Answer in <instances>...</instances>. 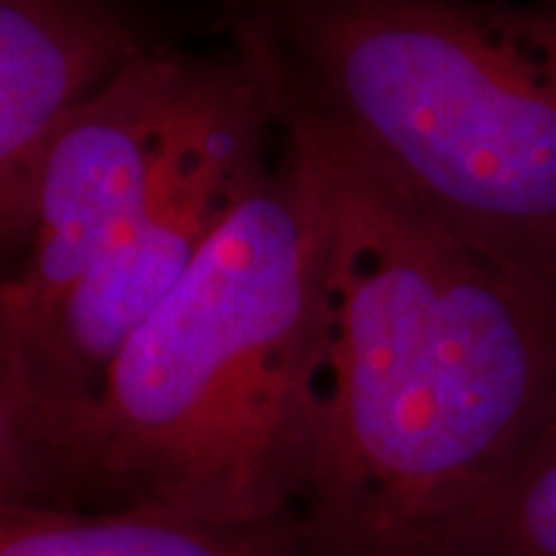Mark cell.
<instances>
[{"label": "cell", "mask_w": 556, "mask_h": 556, "mask_svg": "<svg viewBox=\"0 0 556 556\" xmlns=\"http://www.w3.org/2000/svg\"><path fill=\"white\" fill-rule=\"evenodd\" d=\"M273 137V109L248 65L236 53L199 56L137 217L60 300L31 346L40 387L72 439L75 467L80 427L112 358L269 174Z\"/></svg>", "instance_id": "cell-4"}, {"label": "cell", "mask_w": 556, "mask_h": 556, "mask_svg": "<svg viewBox=\"0 0 556 556\" xmlns=\"http://www.w3.org/2000/svg\"><path fill=\"white\" fill-rule=\"evenodd\" d=\"M294 142L334 219L316 452L291 510L300 556H445L556 412V291Z\"/></svg>", "instance_id": "cell-1"}, {"label": "cell", "mask_w": 556, "mask_h": 556, "mask_svg": "<svg viewBox=\"0 0 556 556\" xmlns=\"http://www.w3.org/2000/svg\"><path fill=\"white\" fill-rule=\"evenodd\" d=\"M445 556H556V412L464 514Z\"/></svg>", "instance_id": "cell-9"}, {"label": "cell", "mask_w": 556, "mask_h": 556, "mask_svg": "<svg viewBox=\"0 0 556 556\" xmlns=\"http://www.w3.org/2000/svg\"><path fill=\"white\" fill-rule=\"evenodd\" d=\"M199 56L142 50L78 102L47 142L35 232L0 300L31 356L60 300L121 239L149 195Z\"/></svg>", "instance_id": "cell-5"}, {"label": "cell", "mask_w": 556, "mask_h": 556, "mask_svg": "<svg viewBox=\"0 0 556 556\" xmlns=\"http://www.w3.org/2000/svg\"><path fill=\"white\" fill-rule=\"evenodd\" d=\"M139 47L97 0H0V281L35 232L40 155Z\"/></svg>", "instance_id": "cell-6"}, {"label": "cell", "mask_w": 556, "mask_h": 556, "mask_svg": "<svg viewBox=\"0 0 556 556\" xmlns=\"http://www.w3.org/2000/svg\"><path fill=\"white\" fill-rule=\"evenodd\" d=\"M0 504L84 507L65 424L0 300Z\"/></svg>", "instance_id": "cell-8"}, {"label": "cell", "mask_w": 556, "mask_h": 556, "mask_svg": "<svg viewBox=\"0 0 556 556\" xmlns=\"http://www.w3.org/2000/svg\"><path fill=\"white\" fill-rule=\"evenodd\" d=\"M331 288L325 179L278 134L269 174L112 358L78 433L84 504L214 526L291 517L316 452Z\"/></svg>", "instance_id": "cell-2"}, {"label": "cell", "mask_w": 556, "mask_h": 556, "mask_svg": "<svg viewBox=\"0 0 556 556\" xmlns=\"http://www.w3.org/2000/svg\"><path fill=\"white\" fill-rule=\"evenodd\" d=\"M278 134L556 291V3L219 0Z\"/></svg>", "instance_id": "cell-3"}, {"label": "cell", "mask_w": 556, "mask_h": 556, "mask_svg": "<svg viewBox=\"0 0 556 556\" xmlns=\"http://www.w3.org/2000/svg\"><path fill=\"white\" fill-rule=\"evenodd\" d=\"M0 556H300L294 519L214 526L149 507L0 504Z\"/></svg>", "instance_id": "cell-7"}]
</instances>
